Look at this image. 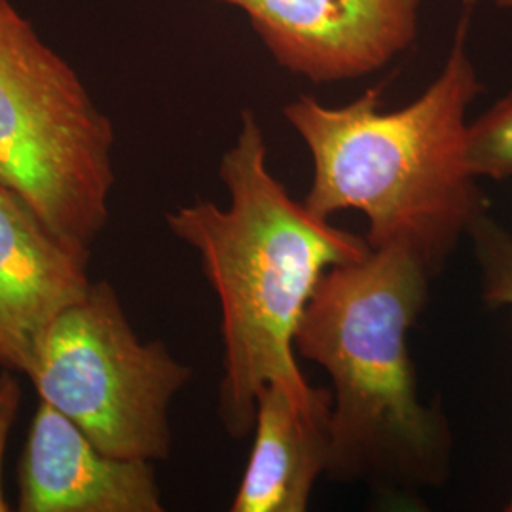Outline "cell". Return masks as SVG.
Segmentation results:
<instances>
[{
  "instance_id": "8fae6325",
  "label": "cell",
  "mask_w": 512,
  "mask_h": 512,
  "mask_svg": "<svg viewBox=\"0 0 512 512\" xmlns=\"http://www.w3.org/2000/svg\"><path fill=\"white\" fill-rule=\"evenodd\" d=\"M482 298L492 308H512V236L492 217L482 213L469 230Z\"/></svg>"
},
{
  "instance_id": "7a4b0ae2",
  "label": "cell",
  "mask_w": 512,
  "mask_h": 512,
  "mask_svg": "<svg viewBox=\"0 0 512 512\" xmlns=\"http://www.w3.org/2000/svg\"><path fill=\"white\" fill-rule=\"evenodd\" d=\"M475 8L461 0L442 71L403 109H382V86L344 107L311 95L283 107L313 160L304 205L327 220L344 209L365 213L370 249L403 245L433 279L486 213L467 156V109L482 92L467 50Z\"/></svg>"
},
{
  "instance_id": "9c48e42d",
  "label": "cell",
  "mask_w": 512,
  "mask_h": 512,
  "mask_svg": "<svg viewBox=\"0 0 512 512\" xmlns=\"http://www.w3.org/2000/svg\"><path fill=\"white\" fill-rule=\"evenodd\" d=\"M332 391L300 403L279 384L258 395L255 440L232 512L308 511L311 492L330 459Z\"/></svg>"
},
{
  "instance_id": "8992f818",
  "label": "cell",
  "mask_w": 512,
  "mask_h": 512,
  "mask_svg": "<svg viewBox=\"0 0 512 512\" xmlns=\"http://www.w3.org/2000/svg\"><path fill=\"white\" fill-rule=\"evenodd\" d=\"M241 10L275 63L313 84L384 69L418 37L421 0H215Z\"/></svg>"
},
{
  "instance_id": "277c9868",
  "label": "cell",
  "mask_w": 512,
  "mask_h": 512,
  "mask_svg": "<svg viewBox=\"0 0 512 512\" xmlns=\"http://www.w3.org/2000/svg\"><path fill=\"white\" fill-rule=\"evenodd\" d=\"M114 128L67 59L0 0V186L92 256L109 222Z\"/></svg>"
},
{
  "instance_id": "5bb4252c",
  "label": "cell",
  "mask_w": 512,
  "mask_h": 512,
  "mask_svg": "<svg viewBox=\"0 0 512 512\" xmlns=\"http://www.w3.org/2000/svg\"><path fill=\"white\" fill-rule=\"evenodd\" d=\"M507 511L512 512V497L511 501H509V505H507Z\"/></svg>"
},
{
  "instance_id": "ba28073f",
  "label": "cell",
  "mask_w": 512,
  "mask_h": 512,
  "mask_svg": "<svg viewBox=\"0 0 512 512\" xmlns=\"http://www.w3.org/2000/svg\"><path fill=\"white\" fill-rule=\"evenodd\" d=\"M19 512H162L152 461L112 458L44 401L19 459Z\"/></svg>"
},
{
  "instance_id": "5b68a950",
  "label": "cell",
  "mask_w": 512,
  "mask_h": 512,
  "mask_svg": "<svg viewBox=\"0 0 512 512\" xmlns=\"http://www.w3.org/2000/svg\"><path fill=\"white\" fill-rule=\"evenodd\" d=\"M40 401L74 421L112 458L164 461L169 408L192 378L162 340L143 342L109 281L65 311L27 374Z\"/></svg>"
},
{
  "instance_id": "7c38bea8",
  "label": "cell",
  "mask_w": 512,
  "mask_h": 512,
  "mask_svg": "<svg viewBox=\"0 0 512 512\" xmlns=\"http://www.w3.org/2000/svg\"><path fill=\"white\" fill-rule=\"evenodd\" d=\"M21 401H23V389L16 372L2 368L0 372V512L12 511V505L4 494L2 467H4V456H6L10 435L18 420Z\"/></svg>"
},
{
  "instance_id": "6da1fadb",
  "label": "cell",
  "mask_w": 512,
  "mask_h": 512,
  "mask_svg": "<svg viewBox=\"0 0 512 512\" xmlns=\"http://www.w3.org/2000/svg\"><path fill=\"white\" fill-rule=\"evenodd\" d=\"M219 175L228 207L196 200L167 213L165 224L200 255L219 298V416L230 437L245 439L266 385L287 387L300 403L327 391L308 384L294 338L323 275L363 260L372 249L366 238L313 215L275 179L253 110L241 112L236 143L224 152Z\"/></svg>"
},
{
  "instance_id": "30bf717a",
  "label": "cell",
  "mask_w": 512,
  "mask_h": 512,
  "mask_svg": "<svg viewBox=\"0 0 512 512\" xmlns=\"http://www.w3.org/2000/svg\"><path fill=\"white\" fill-rule=\"evenodd\" d=\"M467 156L476 177H512V92L467 129Z\"/></svg>"
},
{
  "instance_id": "3957f363",
  "label": "cell",
  "mask_w": 512,
  "mask_h": 512,
  "mask_svg": "<svg viewBox=\"0 0 512 512\" xmlns=\"http://www.w3.org/2000/svg\"><path fill=\"white\" fill-rule=\"evenodd\" d=\"M431 279L410 249L391 245L330 268L311 296L294 349L332 380L330 480L391 494L444 484L450 427L439 406L421 404L406 346Z\"/></svg>"
},
{
  "instance_id": "52a82bcc",
  "label": "cell",
  "mask_w": 512,
  "mask_h": 512,
  "mask_svg": "<svg viewBox=\"0 0 512 512\" xmlns=\"http://www.w3.org/2000/svg\"><path fill=\"white\" fill-rule=\"evenodd\" d=\"M76 253L0 186V366L29 374L55 321L92 289Z\"/></svg>"
},
{
  "instance_id": "4fadbf2b",
  "label": "cell",
  "mask_w": 512,
  "mask_h": 512,
  "mask_svg": "<svg viewBox=\"0 0 512 512\" xmlns=\"http://www.w3.org/2000/svg\"><path fill=\"white\" fill-rule=\"evenodd\" d=\"M497 8H505V10H512V0H492Z\"/></svg>"
}]
</instances>
